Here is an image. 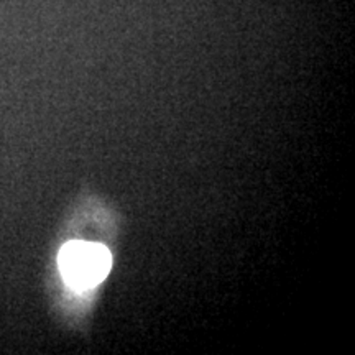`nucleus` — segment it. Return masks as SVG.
<instances>
[{
	"mask_svg": "<svg viewBox=\"0 0 355 355\" xmlns=\"http://www.w3.org/2000/svg\"><path fill=\"white\" fill-rule=\"evenodd\" d=\"M58 261L68 285L76 290H87L107 277L112 257L104 245L76 241L61 248Z\"/></svg>",
	"mask_w": 355,
	"mask_h": 355,
	"instance_id": "nucleus-1",
	"label": "nucleus"
}]
</instances>
